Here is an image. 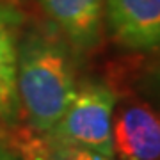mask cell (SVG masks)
Returning <instances> with one entry per match:
<instances>
[{
  "label": "cell",
  "mask_w": 160,
  "mask_h": 160,
  "mask_svg": "<svg viewBox=\"0 0 160 160\" xmlns=\"http://www.w3.org/2000/svg\"><path fill=\"white\" fill-rule=\"evenodd\" d=\"M48 22L71 50L92 52L103 34V0H39Z\"/></svg>",
  "instance_id": "obj_5"
},
{
  "label": "cell",
  "mask_w": 160,
  "mask_h": 160,
  "mask_svg": "<svg viewBox=\"0 0 160 160\" xmlns=\"http://www.w3.org/2000/svg\"><path fill=\"white\" fill-rule=\"evenodd\" d=\"M0 160H18V158H16V157H14V155H11V153H9V151H7V153L4 155V157H2V158H0Z\"/></svg>",
  "instance_id": "obj_9"
},
{
  "label": "cell",
  "mask_w": 160,
  "mask_h": 160,
  "mask_svg": "<svg viewBox=\"0 0 160 160\" xmlns=\"http://www.w3.org/2000/svg\"><path fill=\"white\" fill-rule=\"evenodd\" d=\"M6 153H7V149H6V146L2 144V141H0V158H2V157H4Z\"/></svg>",
  "instance_id": "obj_10"
},
{
  "label": "cell",
  "mask_w": 160,
  "mask_h": 160,
  "mask_svg": "<svg viewBox=\"0 0 160 160\" xmlns=\"http://www.w3.org/2000/svg\"><path fill=\"white\" fill-rule=\"evenodd\" d=\"M116 94L110 87L98 82L77 84L75 94L61 119L50 132L53 141L92 149L107 157L112 155V116Z\"/></svg>",
  "instance_id": "obj_2"
},
{
  "label": "cell",
  "mask_w": 160,
  "mask_h": 160,
  "mask_svg": "<svg viewBox=\"0 0 160 160\" xmlns=\"http://www.w3.org/2000/svg\"><path fill=\"white\" fill-rule=\"evenodd\" d=\"M16 14L0 4V121L14 126L22 118L16 91Z\"/></svg>",
  "instance_id": "obj_6"
},
{
  "label": "cell",
  "mask_w": 160,
  "mask_h": 160,
  "mask_svg": "<svg viewBox=\"0 0 160 160\" xmlns=\"http://www.w3.org/2000/svg\"><path fill=\"white\" fill-rule=\"evenodd\" d=\"M151 87H153V91L157 92V96L160 98V62H158V66L153 69V73H151Z\"/></svg>",
  "instance_id": "obj_8"
},
{
  "label": "cell",
  "mask_w": 160,
  "mask_h": 160,
  "mask_svg": "<svg viewBox=\"0 0 160 160\" xmlns=\"http://www.w3.org/2000/svg\"><path fill=\"white\" fill-rule=\"evenodd\" d=\"M103 27L128 52L160 48V0H103Z\"/></svg>",
  "instance_id": "obj_3"
},
{
  "label": "cell",
  "mask_w": 160,
  "mask_h": 160,
  "mask_svg": "<svg viewBox=\"0 0 160 160\" xmlns=\"http://www.w3.org/2000/svg\"><path fill=\"white\" fill-rule=\"evenodd\" d=\"M4 135H6V133H4V123L0 121V141L4 139Z\"/></svg>",
  "instance_id": "obj_11"
},
{
  "label": "cell",
  "mask_w": 160,
  "mask_h": 160,
  "mask_svg": "<svg viewBox=\"0 0 160 160\" xmlns=\"http://www.w3.org/2000/svg\"><path fill=\"white\" fill-rule=\"evenodd\" d=\"M112 155L119 160H160V112L144 102L116 103Z\"/></svg>",
  "instance_id": "obj_4"
},
{
  "label": "cell",
  "mask_w": 160,
  "mask_h": 160,
  "mask_svg": "<svg viewBox=\"0 0 160 160\" xmlns=\"http://www.w3.org/2000/svg\"><path fill=\"white\" fill-rule=\"evenodd\" d=\"M45 135V133H43ZM25 160H114V157H107L92 149L73 146V144L59 142L46 135V141L39 144V141L23 139L18 144Z\"/></svg>",
  "instance_id": "obj_7"
},
{
  "label": "cell",
  "mask_w": 160,
  "mask_h": 160,
  "mask_svg": "<svg viewBox=\"0 0 160 160\" xmlns=\"http://www.w3.org/2000/svg\"><path fill=\"white\" fill-rule=\"evenodd\" d=\"M77 89L71 46L53 27H36L18 41L16 91L22 118L38 133L50 132Z\"/></svg>",
  "instance_id": "obj_1"
}]
</instances>
